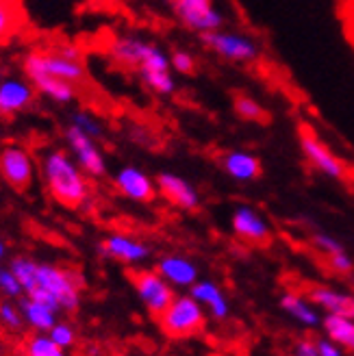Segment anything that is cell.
I'll list each match as a JSON object with an SVG mask.
<instances>
[{
	"label": "cell",
	"mask_w": 354,
	"mask_h": 356,
	"mask_svg": "<svg viewBox=\"0 0 354 356\" xmlns=\"http://www.w3.org/2000/svg\"><path fill=\"white\" fill-rule=\"evenodd\" d=\"M40 168L48 193L61 207L79 209L90 200V183L85 178V170L65 150H46L42 154Z\"/></svg>",
	"instance_id": "obj_1"
},
{
	"label": "cell",
	"mask_w": 354,
	"mask_h": 356,
	"mask_svg": "<svg viewBox=\"0 0 354 356\" xmlns=\"http://www.w3.org/2000/svg\"><path fill=\"white\" fill-rule=\"evenodd\" d=\"M83 280L79 274L52 263H38L35 287L26 293L33 300H40L55 311H77L81 305Z\"/></svg>",
	"instance_id": "obj_2"
},
{
	"label": "cell",
	"mask_w": 354,
	"mask_h": 356,
	"mask_svg": "<svg viewBox=\"0 0 354 356\" xmlns=\"http://www.w3.org/2000/svg\"><path fill=\"white\" fill-rule=\"evenodd\" d=\"M24 72L29 79L38 74H48L74 85L87 81V67L81 59V50L72 44L29 52L24 57Z\"/></svg>",
	"instance_id": "obj_3"
},
{
	"label": "cell",
	"mask_w": 354,
	"mask_h": 356,
	"mask_svg": "<svg viewBox=\"0 0 354 356\" xmlns=\"http://www.w3.org/2000/svg\"><path fill=\"white\" fill-rule=\"evenodd\" d=\"M156 319L163 334H168L170 339H187V337L202 332L207 311L191 293L176 296L172 300V305Z\"/></svg>",
	"instance_id": "obj_4"
},
{
	"label": "cell",
	"mask_w": 354,
	"mask_h": 356,
	"mask_svg": "<svg viewBox=\"0 0 354 356\" xmlns=\"http://www.w3.org/2000/svg\"><path fill=\"white\" fill-rule=\"evenodd\" d=\"M298 135H300V148H303L307 161L317 172H322L324 176L332 178V181H344L348 174V168L341 159L324 144V139L317 135L309 124H300Z\"/></svg>",
	"instance_id": "obj_5"
},
{
	"label": "cell",
	"mask_w": 354,
	"mask_h": 356,
	"mask_svg": "<svg viewBox=\"0 0 354 356\" xmlns=\"http://www.w3.org/2000/svg\"><path fill=\"white\" fill-rule=\"evenodd\" d=\"M129 278L133 282L139 300L144 302V307L154 317L161 315L176 298L174 287L156 270H133Z\"/></svg>",
	"instance_id": "obj_6"
},
{
	"label": "cell",
	"mask_w": 354,
	"mask_h": 356,
	"mask_svg": "<svg viewBox=\"0 0 354 356\" xmlns=\"http://www.w3.org/2000/svg\"><path fill=\"white\" fill-rule=\"evenodd\" d=\"M0 178L15 191H26L35 178V161L26 148L5 144L0 148Z\"/></svg>",
	"instance_id": "obj_7"
},
{
	"label": "cell",
	"mask_w": 354,
	"mask_h": 356,
	"mask_svg": "<svg viewBox=\"0 0 354 356\" xmlns=\"http://www.w3.org/2000/svg\"><path fill=\"white\" fill-rule=\"evenodd\" d=\"M202 44L218 52L220 57L228 59V61H237V63H250L259 57V46L246 38V35L239 33H231V31H209L200 35Z\"/></svg>",
	"instance_id": "obj_8"
},
{
	"label": "cell",
	"mask_w": 354,
	"mask_h": 356,
	"mask_svg": "<svg viewBox=\"0 0 354 356\" xmlns=\"http://www.w3.org/2000/svg\"><path fill=\"white\" fill-rule=\"evenodd\" d=\"M170 5L187 29L200 35L218 31L224 24V15L218 11L214 0H170Z\"/></svg>",
	"instance_id": "obj_9"
},
{
	"label": "cell",
	"mask_w": 354,
	"mask_h": 356,
	"mask_svg": "<svg viewBox=\"0 0 354 356\" xmlns=\"http://www.w3.org/2000/svg\"><path fill=\"white\" fill-rule=\"evenodd\" d=\"M65 141L67 148L72 152V156L77 159V163L85 170L87 176L100 178L107 174V161L96 144V139L90 137L85 131H81L77 124H70L65 129Z\"/></svg>",
	"instance_id": "obj_10"
},
{
	"label": "cell",
	"mask_w": 354,
	"mask_h": 356,
	"mask_svg": "<svg viewBox=\"0 0 354 356\" xmlns=\"http://www.w3.org/2000/svg\"><path fill=\"white\" fill-rule=\"evenodd\" d=\"M115 189L124 195V198L129 200H135V202H152L156 195H159V187H156V181L135 165H127L122 168L115 178Z\"/></svg>",
	"instance_id": "obj_11"
},
{
	"label": "cell",
	"mask_w": 354,
	"mask_h": 356,
	"mask_svg": "<svg viewBox=\"0 0 354 356\" xmlns=\"http://www.w3.org/2000/svg\"><path fill=\"white\" fill-rule=\"evenodd\" d=\"M156 187H159V193L176 209L196 211L200 207V195L196 187L179 174H174V172L156 174Z\"/></svg>",
	"instance_id": "obj_12"
},
{
	"label": "cell",
	"mask_w": 354,
	"mask_h": 356,
	"mask_svg": "<svg viewBox=\"0 0 354 356\" xmlns=\"http://www.w3.org/2000/svg\"><path fill=\"white\" fill-rule=\"evenodd\" d=\"M231 228L239 239L248 243L265 245L272 241L270 224L265 222L252 207H237L231 218Z\"/></svg>",
	"instance_id": "obj_13"
},
{
	"label": "cell",
	"mask_w": 354,
	"mask_h": 356,
	"mask_svg": "<svg viewBox=\"0 0 354 356\" xmlns=\"http://www.w3.org/2000/svg\"><path fill=\"white\" fill-rule=\"evenodd\" d=\"M35 92L33 83L15 76H0V115H15L33 104Z\"/></svg>",
	"instance_id": "obj_14"
},
{
	"label": "cell",
	"mask_w": 354,
	"mask_h": 356,
	"mask_svg": "<svg viewBox=\"0 0 354 356\" xmlns=\"http://www.w3.org/2000/svg\"><path fill=\"white\" fill-rule=\"evenodd\" d=\"M156 272L161 274L172 287L176 289H191L200 278L198 265L191 259L183 257V254H166L159 259L156 263Z\"/></svg>",
	"instance_id": "obj_15"
},
{
	"label": "cell",
	"mask_w": 354,
	"mask_h": 356,
	"mask_svg": "<svg viewBox=\"0 0 354 356\" xmlns=\"http://www.w3.org/2000/svg\"><path fill=\"white\" fill-rule=\"evenodd\" d=\"M100 252L104 257L113 259V261L127 263V265H137V263L146 261L150 257V248L135 237L113 233L100 243Z\"/></svg>",
	"instance_id": "obj_16"
},
{
	"label": "cell",
	"mask_w": 354,
	"mask_h": 356,
	"mask_svg": "<svg viewBox=\"0 0 354 356\" xmlns=\"http://www.w3.org/2000/svg\"><path fill=\"white\" fill-rule=\"evenodd\" d=\"M222 170L239 183H252L263 176V163L259 156L248 150H228L220 156Z\"/></svg>",
	"instance_id": "obj_17"
},
{
	"label": "cell",
	"mask_w": 354,
	"mask_h": 356,
	"mask_svg": "<svg viewBox=\"0 0 354 356\" xmlns=\"http://www.w3.org/2000/svg\"><path fill=\"white\" fill-rule=\"evenodd\" d=\"M152 48H154V44H150V42H144L139 38H131V35H124V38H115L111 42L109 55L120 65L137 70L141 63L148 59Z\"/></svg>",
	"instance_id": "obj_18"
},
{
	"label": "cell",
	"mask_w": 354,
	"mask_h": 356,
	"mask_svg": "<svg viewBox=\"0 0 354 356\" xmlns=\"http://www.w3.org/2000/svg\"><path fill=\"white\" fill-rule=\"evenodd\" d=\"M189 293L200 302V305L204 307V311L211 317L220 319V322H224V319H228V315H231V305H228V298H226V293L222 291V287H220L218 282H214V280H198L189 289Z\"/></svg>",
	"instance_id": "obj_19"
},
{
	"label": "cell",
	"mask_w": 354,
	"mask_h": 356,
	"mask_svg": "<svg viewBox=\"0 0 354 356\" xmlns=\"http://www.w3.org/2000/svg\"><path fill=\"white\" fill-rule=\"evenodd\" d=\"M280 309L305 328L322 326L320 311H317V307L313 305L311 298H305V296H300L296 291H285L280 296Z\"/></svg>",
	"instance_id": "obj_20"
},
{
	"label": "cell",
	"mask_w": 354,
	"mask_h": 356,
	"mask_svg": "<svg viewBox=\"0 0 354 356\" xmlns=\"http://www.w3.org/2000/svg\"><path fill=\"white\" fill-rule=\"evenodd\" d=\"M309 298L315 307H320L326 313L332 315H346L354 319V296L337 291L332 287H311Z\"/></svg>",
	"instance_id": "obj_21"
},
{
	"label": "cell",
	"mask_w": 354,
	"mask_h": 356,
	"mask_svg": "<svg viewBox=\"0 0 354 356\" xmlns=\"http://www.w3.org/2000/svg\"><path fill=\"white\" fill-rule=\"evenodd\" d=\"M29 81L33 83V87L38 89L42 96L55 100L59 104H70L77 98V85L67 83L63 79L48 76V74H38V76H31Z\"/></svg>",
	"instance_id": "obj_22"
},
{
	"label": "cell",
	"mask_w": 354,
	"mask_h": 356,
	"mask_svg": "<svg viewBox=\"0 0 354 356\" xmlns=\"http://www.w3.org/2000/svg\"><path fill=\"white\" fill-rule=\"evenodd\" d=\"M20 311L24 315V322L35 328V330H40V332H48L52 326L57 324V313L52 307L44 305V302L40 300H33V298H24L20 300Z\"/></svg>",
	"instance_id": "obj_23"
},
{
	"label": "cell",
	"mask_w": 354,
	"mask_h": 356,
	"mask_svg": "<svg viewBox=\"0 0 354 356\" xmlns=\"http://www.w3.org/2000/svg\"><path fill=\"white\" fill-rule=\"evenodd\" d=\"M322 328L326 337H330L332 341H337L344 350L354 352V319L352 317L326 313L322 317Z\"/></svg>",
	"instance_id": "obj_24"
},
{
	"label": "cell",
	"mask_w": 354,
	"mask_h": 356,
	"mask_svg": "<svg viewBox=\"0 0 354 356\" xmlns=\"http://www.w3.org/2000/svg\"><path fill=\"white\" fill-rule=\"evenodd\" d=\"M24 24V9L20 0H0V44L9 42Z\"/></svg>",
	"instance_id": "obj_25"
},
{
	"label": "cell",
	"mask_w": 354,
	"mask_h": 356,
	"mask_svg": "<svg viewBox=\"0 0 354 356\" xmlns=\"http://www.w3.org/2000/svg\"><path fill=\"white\" fill-rule=\"evenodd\" d=\"M233 109L246 122L265 124V122L270 120V113L265 111V106L259 100H255L252 96H248V94H235V98H233Z\"/></svg>",
	"instance_id": "obj_26"
},
{
	"label": "cell",
	"mask_w": 354,
	"mask_h": 356,
	"mask_svg": "<svg viewBox=\"0 0 354 356\" xmlns=\"http://www.w3.org/2000/svg\"><path fill=\"white\" fill-rule=\"evenodd\" d=\"M9 267L17 276V280H20L24 293H31L35 287V276H38V261H33L29 257H15Z\"/></svg>",
	"instance_id": "obj_27"
},
{
	"label": "cell",
	"mask_w": 354,
	"mask_h": 356,
	"mask_svg": "<svg viewBox=\"0 0 354 356\" xmlns=\"http://www.w3.org/2000/svg\"><path fill=\"white\" fill-rule=\"evenodd\" d=\"M26 356H65V348L57 346L48 334H38L29 339Z\"/></svg>",
	"instance_id": "obj_28"
},
{
	"label": "cell",
	"mask_w": 354,
	"mask_h": 356,
	"mask_svg": "<svg viewBox=\"0 0 354 356\" xmlns=\"http://www.w3.org/2000/svg\"><path fill=\"white\" fill-rule=\"evenodd\" d=\"M72 124H77V127H79L81 131H85L87 135L94 137V139L104 137L102 124H100L92 113H87V111H74V113H72Z\"/></svg>",
	"instance_id": "obj_29"
},
{
	"label": "cell",
	"mask_w": 354,
	"mask_h": 356,
	"mask_svg": "<svg viewBox=\"0 0 354 356\" xmlns=\"http://www.w3.org/2000/svg\"><path fill=\"white\" fill-rule=\"evenodd\" d=\"M24 322V315L20 311V307H13L9 302H3L0 305V326H5L7 330H20Z\"/></svg>",
	"instance_id": "obj_30"
},
{
	"label": "cell",
	"mask_w": 354,
	"mask_h": 356,
	"mask_svg": "<svg viewBox=\"0 0 354 356\" xmlns=\"http://www.w3.org/2000/svg\"><path fill=\"white\" fill-rule=\"evenodd\" d=\"M48 337L52 341H55L57 346H61V348H72L74 343H77V332H74V328L70 326L67 322H57L55 326H52L50 330H48Z\"/></svg>",
	"instance_id": "obj_31"
},
{
	"label": "cell",
	"mask_w": 354,
	"mask_h": 356,
	"mask_svg": "<svg viewBox=\"0 0 354 356\" xmlns=\"http://www.w3.org/2000/svg\"><path fill=\"white\" fill-rule=\"evenodd\" d=\"M170 61H172V70L174 72H181L185 76L196 72V59H193L191 52L187 50H174L170 55Z\"/></svg>",
	"instance_id": "obj_32"
},
{
	"label": "cell",
	"mask_w": 354,
	"mask_h": 356,
	"mask_svg": "<svg viewBox=\"0 0 354 356\" xmlns=\"http://www.w3.org/2000/svg\"><path fill=\"white\" fill-rule=\"evenodd\" d=\"M0 291L9 298H17V296L24 293L22 284H20V280H17V276L13 274L11 267H0Z\"/></svg>",
	"instance_id": "obj_33"
},
{
	"label": "cell",
	"mask_w": 354,
	"mask_h": 356,
	"mask_svg": "<svg viewBox=\"0 0 354 356\" xmlns=\"http://www.w3.org/2000/svg\"><path fill=\"white\" fill-rule=\"evenodd\" d=\"M313 245L317 248L320 252H324L326 257L335 254V252H341L344 250V245L337 237H332L328 233H315L313 235Z\"/></svg>",
	"instance_id": "obj_34"
},
{
	"label": "cell",
	"mask_w": 354,
	"mask_h": 356,
	"mask_svg": "<svg viewBox=\"0 0 354 356\" xmlns=\"http://www.w3.org/2000/svg\"><path fill=\"white\" fill-rule=\"evenodd\" d=\"M328 267H330V270H332L335 274L348 276V274H352V270H354V259H352L346 250L335 252V254L328 257Z\"/></svg>",
	"instance_id": "obj_35"
},
{
	"label": "cell",
	"mask_w": 354,
	"mask_h": 356,
	"mask_svg": "<svg viewBox=\"0 0 354 356\" xmlns=\"http://www.w3.org/2000/svg\"><path fill=\"white\" fill-rule=\"evenodd\" d=\"M317 352H320V356H344V348L332 341L330 337H324V339H317Z\"/></svg>",
	"instance_id": "obj_36"
},
{
	"label": "cell",
	"mask_w": 354,
	"mask_h": 356,
	"mask_svg": "<svg viewBox=\"0 0 354 356\" xmlns=\"http://www.w3.org/2000/svg\"><path fill=\"white\" fill-rule=\"evenodd\" d=\"M5 254H7V245H5V241L0 239V261L5 259Z\"/></svg>",
	"instance_id": "obj_37"
},
{
	"label": "cell",
	"mask_w": 354,
	"mask_h": 356,
	"mask_svg": "<svg viewBox=\"0 0 354 356\" xmlns=\"http://www.w3.org/2000/svg\"><path fill=\"white\" fill-rule=\"evenodd\" d=\"M102 3H107V5H118L120 0H102Z\"/></svg>",
	"instance_id": "obj_38"
},
{
	"label": "cell",
	"mask_w": 354,
	"mask_h": 356,
	"mask_svg": "<svg viewBox=\"0 0 354 356\" xmlns=\"http://www.w3.org/2000/svg\"><path fill=\"white\" fill-rule=\"evenodd\" d=\"M161 3H170V0H161Z\"/></svg>",
	"instance_id": "obj_39"
}]
</instances>
